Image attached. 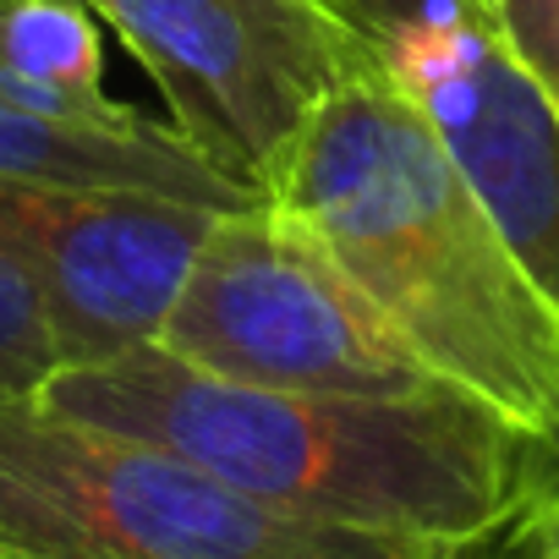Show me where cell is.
<instances>
[{
    "label": "cell",
    "mask_w": 559,
    "mask_h": 559,
    "mask_svg": "<svg viewBox=\"0 0 559 559\" xmlns=\"http://www.w3.org/2000/svg\"><path fill=\"white\" fill-rule=\"evenodd\" d=\"M0 559H461L433 543L280 515L198 461L0 401Z\"/></svg>",
    "instance_id": "3957f363"
},
{
    "label": "cell",
    "mask_w": 559,
    "mask_h": 559,
    "mask_svg": "<svg viewBox=\"0 0 559 559\" xmlns=\"http://www.w3.org/2000/svg\"><path fill=\"white\" fill-rule=\"evenodd\" d=\"M330 7H335L373 50H379L384 39H395L401 28L423 23L428 12H444V7H461V12L477 17V0H330Z\"/></svg>",
    "instance_id": "4fadbf2b"
},
{
    "label": "cell",
    "mask_w": 559,
    "mask_h": 559,
    "mask_svg": "<svg viewBox=\"0 0 559 559\" xmlns=\"http://www.w3.org/2000/svg\"><path fill=\"white\" fill-rule=\"evenodd\" d=\"M154 346L203 373L263 390H439L324 241L274 203H252L209 225Z\"/></svg>",
    "instance_id": "277c9868"
},
{
    "label": "cell",
    "mask_w": 559,
    "mask_h": 559,
    "mask_svg": "<svg viewBox=\"0 0 559 559\" xmlns=\"http://www.w3.org/2000/svg\"><path fill=\"white\" fill-rule=\"evenodd\" d=\"M138 56L170 127L230 181L269 192L319 105L379 61L330 0H83Z\"/></svg>",
    "instance_id": "5b68a950"
},
{
    "label": "cell",
    "mask_w": 559,
    "mask_h": 559,
    "mask_svg": "<svg viewBox=\"0 0 559 559\" xmlns=\"http://www.w3.org/2000/svg\"><path fill=\"white\" fill-rule=\"evenodd\" d=\"M379 56L559 313V105L461 7L428 12Z\"/></svg>",
    "instance_id": "52a82bcc"
},
{
    "label": "cell",
    "mask_w": 559,
    "mask_h": 559,
    "mask_svg": "<svg viewBox=\"0 0 559 559\" xmlns=\"http://www.w3.org/2000/svg\"><path fill=\"white\" fill-rule=\"evenodd\" d=\"M0 88L67 121H116L132 110L105 94V39L83 0H0Z\"/></svg>",
    "instance_id": "9c48e42d"
},
{
    "label": "cell",
    "mask_w": 559,
    "mask_h": 559,
    "mask_svg": "<svg viewBox=\"0 0 559 559\" xmlns=\"http://www.w3.org/2000/svg\"><path fill=\"white\" fill-rule=\"evenodd\" d=\"M39 401L154 439L280 515L444 554L483 548L559 472V455L444 384L417 395L263 390L203 373L165 346L61 368Z\"/></svg>",
    "instance_id": "6da1fadb"
},
{
    "label": "cell",
    "mask_w": 559,
    "mask_h": 559,
    "mask_svg": "<svg viewBox=\"0 0 559 559\" xmlns=\"http://www.w3.org/2000/svg\"><path fill=\"white\" fill-rule=\"evenodd\" d=\"M0 176L127 187V192L198 203L214 214L263 203L258 192L230 181L214 159H203L170 121H148L138 110L116 121H67V116L17 105L7 88H0Z\"/></svg>",
    "instance_id": "ba28073f"
},
{
    "label": "cell",
    "mask_w": 559,
    "mask_h": 559,
    "mask_svg": "<svg viewBox=\"0 0 559 559\" xmlns=\"http://www.w3.org/2000/svg\"><path fill=\"white\" fill-rule=\"evenodd\" d=\"M488 543H499V559H559V472Z\"/></svg>",
    "instance_id": "7c38bea8"
},
{
    "label": "cell",
    "mask_w": 559,
    "mask_h": 559,
    "mask_svg": "<svg viewBox=\"0 0 559 559\" xmlns=\"http://www.w3.org/2000/svg\"><path fill=\"white\" fill-rule=\"evenodd\" d=\"M477 23L559 105V0H477Z\"/></svg>",
    "instance_id": "8fae6325"
},
{
    "label": "cell",
    "mask_w": 559,
    "mask_h": 559,
    "mask_svg": "<svg viewBox=\"0 0 559 559\" xmlns=\"http://www.w3.org/2000/svg\"><path fill=\"white\" fill-rule=\"evenodd\" d=\"M61 373V341L34 280L0 252V401L39 395Z\"/></svg>",
    "instance_id": "30bf717a"
},
{
    "label": "cell",
    "mask_w": 559,
    "mask_h": 559,
    "mask_svg": "<svg viewBox=\"0 0 559 559\" xmlns=\"http://www.w3.org/2000/svg\"><path fill=\"white\" fill-rule=\"evenodd\" d=\"M214 219L154 192L0 176V252L45 297L61 368L154 346Z\"/></svg>",
    "instance_id": "8992f818"
},
{
    "label": "cell",
    "mask_w": 559,
    "mask_h": 559,
    "mask_svg": "<svg viewBox=\"0 0 559 559\" xmlns=\"http://www.w3.org/2000/svg\"><path fill=\"white\" fill-rule=\"evenodd\" d=\"M450 390L559 455V313L384 56L308 121L269 192Z\"/></svg>",
    "instance_id": "7a4b0ae2"
}]
</instances>
